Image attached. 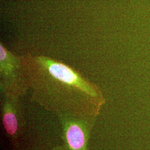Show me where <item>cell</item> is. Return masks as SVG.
Segmentation results:
<instances>
[{
    "label": "cell",
    "mask_w": 150,
    "mask_h": 150,
    "mask_svg": "<svg viewBox=\"0 0 150 150\" xmlns=\"http://www.w3.org/2000/svg\"><path fill=\"white\" fill-rule=\"evenodd\" d=\"M28 56L32 101L56 116L97 117L106 101L98 86L56 59L44 55Z\"/></svg>",
    "instance_id": "6da1fadb"
},
{
    "label": "cell",
    "mask_w": 150,
    "mask_h": 150,
    "mask_svg": "<svg viewBox=\"0 0 150 150\" xmlns=\"http://www.w3.org/2000/svg\"><path fill=\"white\" fill-rule=\"evenodd\" d=\"M31 71L28 54L18 56L0 43L1 93L21 97L30 90Z\"/></svg>",
    "instance_id": "7a4b0ae2"
},
{
    "label": "cell",
    "mask_w": 150,
    "mask_h": 150,
    "mask_svg": "<svg viewBox=\"0 0 150 150\" xmlns=\"http://www.w3.org/2000/svg\"><path fill=\"white\" fill-rule=\"evenodd\" d=\"M61 139L65 150H89V141L97 117L60 115Z\"/></svg>",
    "instance_id": "3957f363"
},
{
    "label": "cell",
    "mask_w": 150,
    "mask_h": 150,
    "mask_svg": "<svg viewBox=\"0 0 150 150\" xmlns=\"http://www.w3.org/2000/svg\"><path fill=\"white\" fill-rule=\"evenodd\" d=\"M50 150H65L63 145H57L56 146Z\"/></svg>",
    "instance_id": "5b68a950"
},
{
    "label": "cell",
    "mask_w": 150,
    "mask_h": 150,
    "mask_svg": "<svg viewBox=\"0 0 150 150\" xmlns=\"http://www.w3.org/2000/svg\"><path fill=\"white\" fill-rule=\"evenodd\" d=\"M1 117L3 129L15 150H20L25 117L20 98L1 93Z\"/></svg>",
    "instance_id": "277c9868"
}]
</instances>
